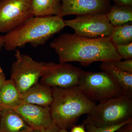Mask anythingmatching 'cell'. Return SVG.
Returning a JSON list of instances; mask_svg holds the SVG:
<instances>
[{"label": "cell", "mask_w": 132, "mask_h": 132, "mask_svg": "<svg viewBox=\"0 0 132 132\" xmlns=\"http://www.w3.org/2000/svg\"><path fill=\"white\" fill-rule=\"evenodd\" d=\"M50 45L58 55L60 63L78 62L87 66L95 62H113L121 60L110 37L89 38L64 33Z\"/></svg>", "instance_id": "obj_1"}, {"label": "cell", "mask_w": 132, "mask_h": 132, "mask_svg": "<svg viewBox=\"0 0 132 132\" xmlns=\"http://www.w3.org/2000/svg\"><path fill=\"white\" fill-rule=\"evenodd\" d=\"M65 27L63 18L59 15L34 16L4 36V47L8 51L28 43L37 47L44 45Z\"/></svg>", "instance_id": "obj_2"}, {"label": "cell", "mask_w": 132, "mask_h": 132, "mask_svg": "<svg viewBox=\"0 0 132 132\" xmlns=\"http://www.w3.org/2000/svg\"><path fill=\"white\" fill-rule=\"evenodd\" d=\"M52 88L53 101L50 106V114L60 129L67 130L72 127L80 117L91 113L96 105L82 93L78 86Z\"/></svg>", "instance_id": "obj_3"}, {"label": "cell", "mask_w": 132, "mask_h": 132, "mask_svg": "<svg viewBox=\"0 0 132 132\" xmlns=\"http://www.w3.org/2000/svg\"><path fill=\"white\" fill-rule=\"evenodd\" d=\"M132 119V96L123 94L96 104L85 123L98 127L118 125Z\"/></svg>", "instance_id": "obj_4"}, {"label": "cell", "mask_w": 132, "mask_h": 132, "mask_svg": "<svg viewBox=\"0 0 132 132\" xmlns=\"http://www.w3.org/2000/svg\"><path fill=\"white\" fill-rule=\"evenodd\" d=\"M78 86L82 93L93 101L100 102L126 94L113 79L104 71H82Z\"/></svg>", "instance_id": "obj_5"}, {"label": "cell", "mask_w": 132, "mask_h": 132, "mask_svg": "<svg viewBox=\"0 0 132 132\" xmlns=\"http://www.w3.org/2000/svg\"><path fill=\"white\" fill-rule=\"evenodd\" d=\"M12 64L10 79L21 94L38 83L48 62L36 61L29 55L16 50Z\"/></svg>", "instance_id": "obj_6"}, {"label": "cell", "mask_w": 132, "mask_h": 132, "mask_svg": "<svg viewBox=\"0 0 132 132\" xmlns=\"http://www.w3.org/2000/svg\"><path fill=\"white\" fill-rule=\"evenodd\" d=\"M64 22L65 27L72 28L75 34L89 38L110 37L114 27L104 14L77 15L75 19Z\"/></svg>", "instance_id": "obj_7"}, {"label": "cell", "mask_w": 132, "mask_h": 132, "mask_svg": "<svg viewBox=\"0 0 132 132\" xmlns=\"http://www.w3.org/2000/svg\"><path fill=\"white\" fill-rule=\"evenodd\" d=\"M32 1H0V32H9L34 16Z\"/></svg>", "instance_id": "obj_8"}, {"label": "cell", "mask_w": 132, "mask_h": 132, "mask_svg": "<svg viewBox=\"0 0 132 132\" xmlns=\"http://www.w3.org/2000/svg\"><path fill=\"white\" fill-rule=\"evenodd\" d=\"M82 70L66 63L48 62L40 83L51 87L67 88L78 86Z\"/></svg>", "instance_id": "obj_9"}, {"label": "cell", "mask_w": 132, "mask_h": 132, "mask_svg": "<svg viewBox=\"0 0 132 132\" xmlns=\"http://www.w3.org/2000/svg\"><path fill=\"white\" fill-rule=\"evenodd\" d=\"M59 16L80 15L90 14H106L111 9V0H61Z\"/></svg>", "instance_id": "obj_10"}, {"label": "cell", "mask_w": 132, "mask_h": 132, "mask_svg": "<svg viewBox=\"0 0 132 132\" xmlns=\"http://www.w3.org/2000/svg\"><path fill=\"white\" fill-rule=\"evenodd\" d=\"M14 109L34 130L57 127L51 117L50 106H43L22 102Z\"/></svg>", "instance_id": "obj_11"}, {"label": "cell", "mask_w": 132, "mask_h": 132, "mask_svg": "<svg viewBox=\"0 0 132 132\" xmlns=\"http://www.w3.org/2000/svg\"><path fill=\"white\" fill-rule=\"evenodd\" d=\"M34 130L14 109L1 111L0 132H32Z\"/></svg>", "instance_id": "obj_12"}, {"label": "cell", "mask_w": 132, "mask_h": 132, "mask_svg": "<svg viewBox=\"0 0 132 132\" xmlns=\"http://www.w3.org/2000/svg\"><path fill=\"white\" fill-rule=\"evenodd\" d=\"M22 102L41 106H50L53 101L52 88L38 82L22 94Z\"/></svg>", "instance_id": "obj_13"}, {"label": "cell", "mask_w": 132, "mask_h": 132, "mask_svg": "<svg viewBox=\"0 0 132 132\" xmlns=\"http://www.w3.org/2000/svg\"><path fill=\"white\" fill-rule=\"evenodd\" d=\"M22 96L13 81L6 80L0 90V111L16 108L22 103Z\"/></svg>", "instance_id": "obj_14"}, {"label": "cell", "mask_w": 132, "mask_h": 132, "mask_svg": "<svg viewBox=\"0 0 132 132\" xmlns=\"http://www.w3.org/2000/svg\"><path fill=\"white\" fill-rule=\"evenodd\" d=\"M100 68L113 79L126 94L132 96V73L121 70L112 62H102Z\"/></svg>", "instance_id": "obj_15"}, {"label": "cell", "mask_w": 132, "mask_h": 132, "mask_svg": "<svg viewBox=\"0 0 132 132\" xmlns=\"http://www.w3.org/2000/svg\"><path fill=\"white\" fill-rule=\"evenodd\" d=\"M61 0H32V6L34 16L59 15L60 12Z\"/></svg>", "instance_id": "obj_16"}, {"label": "cell", "mask_w": 132, "mask_h": 132, "mask_svg": "<svg viewBox=\"0 0 132 132\" xmlns=\"http://www.w3.org/2000/svg\"><path fill=\"white\" fill-rule=\"evenodd\" d=\"M107 18L113 27L132 24V6L114 5L106 14Z\"/></svg>", "instance_id": "obj_17"}, {"label": "cell", "mask_w": 132, "mask_h": 132, "mask_svg": "<svg viewBox=\"0 0 132 132\" xmlns=\"http://www.w3.org/2000/svg\"><path fill=\"white\" fill-rule=\"evenodd\" d=\"M110 38L115 47L131 43L132 24L114 27Z\"/></svg>", "instance_id": "obj_18"}, {"label": "cell", "mask_w": 132, "mask_h": 132, "mask_svg": "<svg viewBox=\"0 0 132 132\" xmlns=\"http://www.w3.org/2000/svg\"><path fill=\"white\" fill-rule=\"evenodd\" d=\"M132 123V119L118 125L105 127H98L92 124L84 123L86 132H115L124 126Z\"/></svg>", "instance_id": "obj_19"}, {"label": "cell", "mask_w": 132, "mask_h": 132, "mask_svg": "<svg viewBox=\"0 0 132 132\" xmlns=\"http://www.w3.org/2000/svg\"><path fill=\"white\" fill-rule=\"evenodd\" d=\"M116 47L121 59H132V43L127 45H119Z\"/></svg>", "instance_id": "obj_20"}, {"label": "cell", "mask_w": 132, "mask_h": 132, "mask_svg": "<svg viewBox=\"0 0 132 132\" xmlns=\"http://www.w3.org/2000/svg\"><path fill=\"white\" fill-rule=\"evenodd\" d=\"M116 67L122 71L132 73V59L125 60L112 62Z\"/></svg>", "instance_id": "obj_21"}, {"label": "cell", "mask_w": 132, "mask_h": 132, "mask_svg": "<svg viewBox=\"0 0 132 132\" xmlns=\"http://www.w3.org/2000/svg\"><path fill=\"white\" fill-rule=\"evenodd\" d=\"M115 5L123 6H132V0H113Z\"/></svg>", "instance_id": "obj_22"}, {"label": "cell", "mask_w": 132, "mask_h": 132, "mask_svg": "<svg viewBox=\"0 0 132 132\" xmlns=\"http://www.w3.org/2000/svg\"><path fill=\"white\" fill-rule=\"evenodd\" d=\"M71 132H86L84 125L74 126L72 127Z\"/></svg>", "instance_id": "obj_23"}, {"label": "cell", "mask_w": 132, "mask_h": 132, "mask_svg": "<svg viewBox=\"0 0 132 132\" xmlns=\"http://www.w3.org/2000/svg\"><path fill=\"white\" fill-rule=\"evenodd\" d=\"M58 127H48L41 129L40 132H58Z\"/></svg>", "instance_id": "obj_24"}, {"label": "cell", "mask_w": 132, "mask_h": 132, "mask_svg": "<svg viewBox=\"0 0 132 132\" xmlns=\"http://www.w3.org/2000/svg\"><path fill=\"white\" fill-rule=\"evenodd\" d=\"M6 80V77H5V74L4 73L0 75V90L3 84L5 82Z\"/></svg>", "instance_id": "obj_25"}, {"label": "cell", "mask_w": 132, "mask_h": 132, "mask_svg": "<svg viewBox=\"0 0 132 132\" xmlns=\"http://www.w3.org/2000/svg\"><path fill=\"white\" fill-rule=\"evenodd\" d=\"M4 36L0 35V53L1 52L2 48L4 47Z\"/></svg>", "instance_id": "obj_26"}, {"label": "cell", "mask_w": 132, "mask_h": 132, "mask_svg": "<svg viewBox=\"0 0 132 132\" xmlns=\"http://www.w3.org/2000/svg\"><path fill=\"white\" fill-rule=\"evenodd\" d=\"M128 124H127L123 127L119 129L115 132H126L127 128V125Z\"/></svg>", "instance_id": "obj_27"}, {"label": "cell", "mask_w": 132, "mask_h": 132, "mask_svg": "<svg viewBox=\"0 0 132 132\" xmlns=\"http://www.w3.org/2000/svg\"><path fill=\"white\" fill-rule=\"evenodd\" d=\"M126 132H132V123L128 124Z\"/></svg>", "instance_id": "obj_28"}, {"label": "cell", "mask_w": 132, "mask_h": 132, "mask_svg": "<svg viewBox=\"0 0 132 132\" xmlns=\"http://www.w3.org/2000/svg\"><path fill=\"white\" fill-rule=\"evenodd\" d=\"M58 132H68L66 129H60L59 128L58 130Z\"/></svg>", "instance_id": "obj_29"}, {"label": "cell", "mask_w": 132, "mask_h": 132, "mask_svg": "<svg viewBox=\"0 0 132 132\" xmlns=\"http://www.w3.org/2000/svg\"><path fill=\"white\" fill-rule=\"evenodd\" d=\"M3 73V71L2 68H1V67H0V75Z\"/></svg>", "instance_id": "obj_30"}, {"label": "cell", "mask_w": 132, "mask_h": 132, "mask_svg": "<svg viewBox=\"0 0 132 132\" xmlns=\"http://www.w3.org/2000/svg\"><path fill=\"white\" fill-rule=\"evenodd\" d=\"M40 130H34L32 132H40Z\"/></svg>", "instance_id": "obj_31"}, {"label": "cell", "mask_w": 132, "mask_h": 132, "mask_svg": "<svg viewBox=\"0 0 132 132\" xmlns=\"http://www.w3.org/2000/svg\"><path fill=\"white\" fill-rule=\"evenodd\" d=\"M2 1V0H0V1Z\"/></svg>", "instance_id": "obj_32"}, {"label": "cell", "mask_w": 132, "mask_h": 132, "mask_svg": "<svg viewBox=\"0 0 132 132\" xmlns=\"http://www.w3.org/2000/svg\"><path fill=\"white\" fill-rule=\"evenodd\" d=\"M0 113H1V111H0Z\"/></svg>", "instance_id": "obj_33"}]
</instances>
